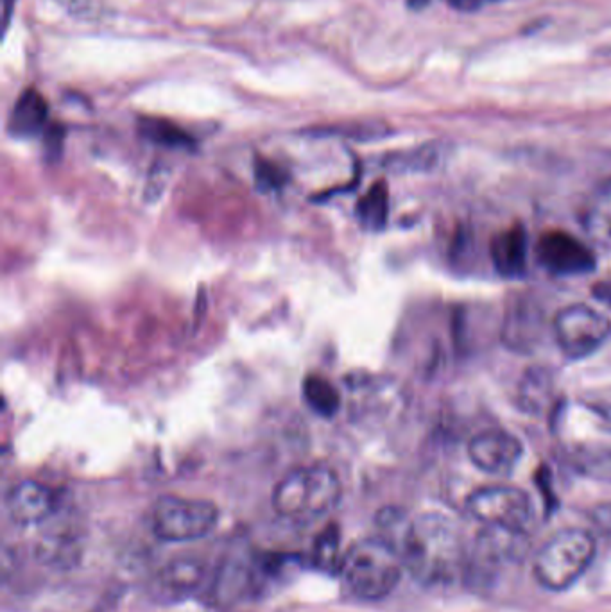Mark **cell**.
<instances>
[{"mask_svg": "<svg viewBox=\"0 0 611 612\" xmlns=\"http://www.w3.org/2000/svg\"><path fill=\"white\" fill-rule=\"evenodd\" d=\"M9 516L18 525H38L58 509V493L36 480H22L11 487L6 498Z\"/></svg>", "mask_w": 611, "mask_h": 612, "instance_id": "obj_10", "label": "cell"}, {"mask_svg": "<svg viewBox=\"0 0 611 612\" xmlns=\"http://www.w3.org/2000/svg\"><path fill=\"white\" fill-rule=\"evenodd\" d=\"M138 128L144 138L151 140L156 145H164L171 149H187L194 145V140L190 138L189 133H185L180 126H176L169 120L146 117V119H140Z\"/></svg>", "mask_w": 611, "mask_h": 612, "instance_id": "obj_16", "label": "cell"}, {"mask_svg": "<svg viewBox=\"0 0 611 612\" xmlns=\"http://www.w3.org/2000/svg\"><path fill=\"white\" fill-rule=\"evenodd\" d=\"M49 119V104L33 88L18 97L9 115V133L13 136H35L45 128Z\"/></svg>", "mask_w": 611, "mask_h": 612, "instance_id": "obj_13", "label": "cell"}, {"mask_svg": "<svg viewBox=\"0 0 611 612\" xmlns=\"http://www.w3.org/2000/svg\"><path fill=\"white\" fill-rule=\"evenodd\" d=\"M491 262L502 278L517 280L527 271V231L513 224L491 238Z\"/></svg>", "mask_w": 611, "mask_h": 612, "instance_id": "obj_11", "label": "cell"}, {"mask_svg": "<svg viewBox=\"0 0 611 612\" xmlns=\"http://www.w3.org/2000/svg\"><path fill=\"white\" fill-rule=\"evenodd\" d=\"M592 290H594V298L611 308V280L599 281Z\"/></svg>", "mask_w": 611, "mask_h": 612, "instance_id": "obj_25", "label": "cell"}, {"mask_svg": "<svg viewBox=\"0 0 611 612\" xmlns=\"http://www.w3.org/2000/svg\"><path fill=\"white\" fill-rule=\"evenodd\" d=\"M552 332L565 357L581 360L603 348L610 339L611 323L590 306L570 305L556 314Z\"/></svg>", "mask_w": 611, "mask_h": 612, "instance_id": "obj_7", "label": "cell"}, {"mask_svg": "<svg viewBox=\"0 0 611 612\" xmlns=\"http://www.w3.org/2000/svg\"><path fill=\"white\" fill-rule=\"evenodd\" d=\"M13 4H15V0H4V29H8L9 18H11V13H13V9H11Z\"/></svg>", "mask_w": 611, "mask_h": 612, "instance_id": "obj_26", "label": "cell"}, {"mask_svg": "<svg viewBox=\"0 0 611 612\" xmlns=\"http://www.w3.org/2000/svg\"><path fill=\"white\" fill-rule=\"evenodd\" d=\"M343 485L334 469L310 464L287 473L273 491V507L282 518L309 523L323 518L341 502Z\"/></svg>", "mask_w": 611, "mask_h": 612, "instance_id": "obj_2", "label": "cell"}, {"mask_svg": "<svg viewBox=\"0 0 611 612\" xmlns=\"http://www.w3.org/2000/svg\"><path fill=\"white\" fill-rule=\"evenodd\" d=\"M491 2H495V0H447L450 8L463 11V13H474V11H479L484 6H488Z\"/></svg>", "mask_w": 611, "mask_h": 612, "instance_id": "obj_24", "label": "cell"}, {"mask_svg": "<svg viewBox=\"0 0 611 612\" xmlns=\"http://www.w3.org/2000/svg\"><path fill=\"white\" fill-rule=\"evenodd\" d=\"M389 215L388 185L384 181H377L371 185L370 190L362 196L357 204V217L362 228L368 231L384 230Z\"/></svg>", "mask_w": 611, "mask_h": 612, "instance_id": "obj_14", "label": "cell"}, {"mask_svg": "<svg viewBox=\"0 0 611 612\" xmlns=\"http://www.w3.org/2000/svg\"><path fill=\"white\" fill-rule=\"evenodd\" d=\"M524 455V446L517 435L491 428L475 435L468 444V457L475 468L488 475H509Z\"/></svg>", "mask_w": 611, "mask_h": 612, "instance_id": "obj_9", "label": "cell"}, {"mask_svg": "<svg viewBox=\"0 0 611 612\" xmlns=\"http://www.w3.org/2000/svg\"><path fill=\"white\" fill-rule=\"evenodd\" d=\"M536 256L543 269L558 278L585 276L597 267L592 249L567 231H545L536 244Z\"/></svg>", "mask_w": 611, "mask_h": 612, "instance_id": "obj_8", "label": "cell"}, {"mask_svg": "<svg viewBox=\"0 0 611 612\" xmlns=\"http://www.w3.org/2000/svg\"><path fill=\"white\" fill-rule=\"evenodd\" d=\"M545 389H549V385H547V380H545V376H542L540 371L527 374L524 382H522V391H520L522 408L533 410V412H540L543 408V403L549 398V392L545 391Z\"/></svg>", "mask_w": 611, "mask_h": 612, "instance_id": "obj_20", "label": "cell"}, {"mask_svg": "<svg viewBox=\"0 0 611 612\" xmlns=\"http://www.w3.org/2000/svg\"><path fill=\"white\" fill-rule=\"evenodd\" d=\"M466 552L456 523L438 512L411 519L398 548L405 570L422 586H448L463 577Z\"/></svg>", "mask_w": 611, "mask_h": 612, "instance_id": "obj_1", "label": "cell"}, {"mask_svg": "<svg viewBox=\"0 0 611 612\" xmlns=\"http://www.w3.org/2000/svg\"><path fill=\"white\" fill-rule=\"evenodd\" d=\"M314 561L323 570H339L343 557H339V530L337 527H328L314 546Z\"/></svg>", "mask_w": 611, "mask_h": 612, "instance_id": "obj_19", "label": "cell"}, {"mask_svg": "<svg viewBox=\"0 0 611 612\" xmlns=\"http://www.w3.org/2000/svg\"><path fill=\"white\" fill-rule=\"evenodd\" d=\"M597 544L590 532L567 528L543 544L533 561L534 578L554 593L567 591L592 566Z\"/></svg>", "mask_w": 611, "mask_h": 612, "instance_id": "obj_4", "label": "cell"}, {"mask_svg": "<svg viewBox=\"0 0 611 612\" xmlns=\"http://www.w3.org/2000/svg\"><path fill=\"white\" fill-rule=\"evenodd\" d=\"M427 4H429V0H407V6L411 9H422Z\"/></svg>", "mask_w": 611, "mask_h": 612, "instance_id": "obj_27", "label": "cell"}, {"mask_svg": "<svg viewBox=\"0 0 611 612\" xmlns=\"http://www.w3.org/2000/svg\"><path fill=\"white\" fill-rule=\"evenodd\" d=\"M303 398L321 417H334L341 408V396L336 387L321 376H309L303 382Z\"/></svg>", "mask_w": 611, "mask_h": 612, "instance_id": "obj_15", "label": "cell"}, {"mask_svg": "<svg viewBox=\"0 0 611 612\" xmlns=\"http://www.w3.org/2000/svg\"><path fill=\"white\" fill-rule=\"evenodd\" d=\"M404 570L400 553L382 537H368L352 544L339 566L353 595L370 602L391 595Z\"/></svg>", "mask_w": 611, "mask_h": 612, "instance_id": "obj_3", "label": "cell"}, {"mask_svg": "<svg viewBox=\"0 0 611 612\" xmlns=\"http://www.w3.org/2000/svg\"><path fill=\"white\" fill-rule=\"evenodd\" d=\"M585 405L601 419L604 430L611 432V391L597 392L592 398H585Z\"/></svg>", "mask_w": 611, "mask_h": 612, "instance_id": "obj_22", "label": "cell"}, {"mask_svg": "<svg viewBox=\"0 0 611 612\" xmlns=\"http://www.w3.org/2000/svg\"><path fill=\"white\" fill-rule=\"evenodd\" d=\"M61 8L67 9L70 15L78 18H92L97 15L95 0H56Z\"/></svg>", "mask_w": 611, "mask_h": 612, "instance_id": "obj_23", "label": "cell"}, {"mask_svg": "<svg viewBox=\"0 0 611 612\" xmlns=\"http://www.w3.org/2000/svg\"><path fill=\"white\" fill-rule=\"evenodd\" d=\"M581 224L590 240L611 249V178L599 183L586 197Z\"/></svg>", "mask_w": 611, "mask_h": 612, "instance_id": "obj_12", "label": "cell"}, {"mask_svg": "<svg viewBox=\"0 0 611 612\" xmlns=\"http://www.w3.org/2000/svg\"><path fill=\"white\" fill-rule=\"evenodd\" d=\"M255 176H257V183L264 190H276V188L282 187L285 179H287L284 169H280L276 163L266 162V160L257 162Z\"/></svg>", "mask_w": 611, "mask_h": 612, "instance_id": "obj_21", "label": "cell"}, {"mask_svg": "<svg viewBox=\"0 0 611 612\" xmlns=\"http://www.w3.org/2000/svg\"><path fill=\"white\" fill-rule=\"evenodd\" d=\"M201 578H203V566L194 559L173 561L162 573L164 586L181 593H189L194 587H198Z\"/></svg>", "mask_w": 611, "mask_h": 612, "instance_id": "obj_17", "label": "cell"}, {"mask_svg": "<svg viewBox=\"0 0 611 612\" xmlns=\"http://www.w3.org/2000/svg\"><path fill=\"white\" fill-rule=\"evenodd\" d=\"M217 519L219 510L214 503L181 496L160 498L151 516L156 537L169 543L205 537L214 530Z\"/></svg>", "mask_w": 611, "mask_h": 612, "instance_id": "obj_5", "label": "cell"}, {"mask_svg": "<svg viewBox=\"0 0 611 612\" xmlns=\"http://www.w3.org/2000/svg\"><path fill=\"white\" fill-rule=\"evenodd\" d=\"M466 507L484 527L527 534L533 523L531 498L518 487L488 485L468 496Z\"/></svg>", "mask_w": 611, "mask_h": 612, "instance_id": "obj_6", "label": "cell"}, {"mask_svg": "<svg viewBox=\"0 0 611 612\" xmlns=\"http://www.w3.org/2000/svg\"><path fill=\"white\" fill-rule=\"evenodd\" d=\"M536 315H529V308L520 306L517 314H508L506 321H504V339L508 342V346L511 348H525L529 346V342L534 340L536 330L540 332V319L534 321ZM524 351V349H522Z\"/></svg>", "mask_w": 611, "mask_h": 612, "instance_id": "obj_18", "label": "cell"}]
</instances>
